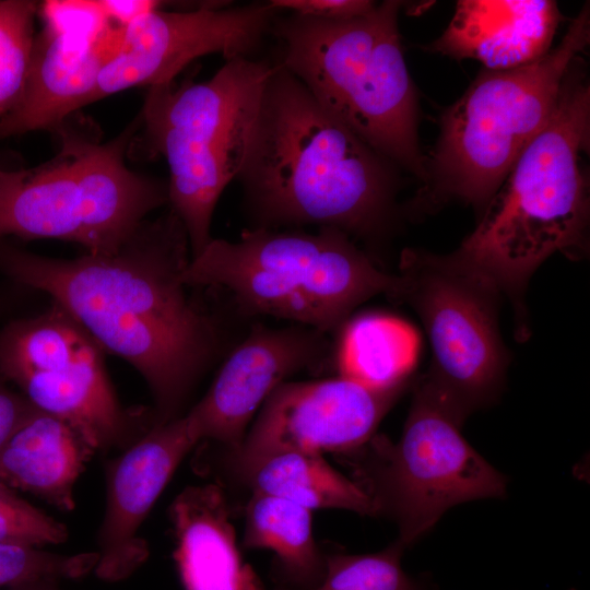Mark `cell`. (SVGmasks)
<instances>
[{"label":"cell","mask_w":590,"mask_h":590,"mask_svg":"<svg viewBox=\"0 0 590 590\" xmlns=\"http://www.w3.org/2000/svg\"><path fill=\"white\" fill-rule=\"evenodd\" d=\"M414 380L375 388L344 376L285 381L263 402L241 444L226 460H248L271 451L351 455L376 435L381 420Z\"/></svg>","instance_id":"5bb4252c"},{"label":"cell","mask_w":590,"mask_h":590,"mask_svg":"<svg viewBox=\"0 0 590 590\" xmlns=\"http://www.w3.org/2000/svg\"><path fill=\"white\" fill-rule=\"evenodd\" d=\"M169 518L185 590H264L240 556L229 504L219 484L185 487L170 504Z\"/></svg>","instance_id":"ac0fdd59"},{"label":"cell","mask_w":590,"mask_h":590,"mask_svg":"<svg viewBox=\"0 0 590 590\" xmlns=\"http://www.w3.org/2000/svg\"><path fill=\"white\" fill-rule=\"evenodd\" d=\"M97 562L96 551L60 554L42 547L0 544V587L42 579H80L94 571Z\"/></svg>","instance_id":"d4e9b609"},{"label":"cell","mask_w":590,"mask_h":590,"mask_svg":"<svg viewBox=\"0 0 590 590\" xmlns=\"http://www.w3.org/2000/svg\"><path fill=\"white\" fill-rule=\"evenodd\" d=\"M326 333L302 324H255L226 356L205 394L186 414L201 441L237 448L267 398L293 375L334 364Z\"/></svg>","instance_id":"9a60e30c"},{"label":"cell","mask_w":590,"mask_h":590,"mask_svg":"<svg viewBox=\"0 0 590 590\" xmlns=\"http://www.w3.org/2000/svg\"><path fill=\"white\" fill-rule=\"evenodd\" d=\"M274 63L234 57L202 82L149 87L134 133L138 153L168 165V203L182 223L191 258L213 239L220 197L247 155L264 84Z\"/></svg>","instance_id":"8992f818"},{"label":"cell","mask_w":590,"mask_h":590,"mask_svg":"<svg viewBox=\"0 0 590 590\" xmlns=\"http://www.w3.org/2000/svg\"><path fill=\"white\" fill-rule=\"evenodd\" d=\"M400 439H373L353 456L356 483L378 515L390 517L405 547L426 534L449 508L503 498L507 479L462 436L461 424L421 377Z\"/></svg>","instance_id":"9c48e42d"},{"label":"cell","mask_w":590,"mask_h":590,"mask_svg":"<svg viewBox=\"0 0 590 590\" xmlns=\"http://www.w3.org/2000/svg\"><path fill=\"white\" fill-rule=\"evenodd\" d=\"M590 135V85L577 58L553 115L520 153L453 252L510 299L527 334L524 293L552 255L577 259L588 249L589 186L582 154Z\"/></svg>","instance_id":"3957f363"},{"label":"cell","mask_w":590,"mask_h":590,"mask_svg":"<svg viewBox=\"0 0 590 590\" xmlns=\"http://www.w3.org/2000/svg\"><path fill=\"white\" fill-rule=\"evenodd\" d=\"M393 165L276 61L236 179L249 228L312 225L368 238L381 234L392 216Z\"/></svg>","instance_id":"7a4b0ae2"},{"label":"cell","mask_w":590,"mask_h":590,"mask_svg":"<svg viewBox=\"0 0 590 590\" xmlns=\"http://www.w3.org/2000/svg\"><path fill=\"white\" fill-rule=\"evenodd\" d=\"M95 450L66 422L35 410L0 447V481L61 511Z\"/></svg>","instance_id":"d6986e66"},{"label":"cell","mask_w":590,"mask_h":590,"mask_svg":"<svg viewBox=\"0 0 590 590\" xmlns=\"http://www.w3.org/2000/svg\"><path fill=\"white\" fill-rule=\"evenodd\" d=\"M39 4L31 0H0V118L19 102L27 80Z\"/></svg>","instance_id":"cb8c5ba5"},{"label":"cell","mask_w":590,"mask_h":590,"mask_svg":"<svg viewBox=\"0 0 590 590\" xmlns=\"http://www.w3.org/2000/svg\"><path fill=\"white\" fill-rule=\"evenodd\" d=\"M182 280L189 287L226 288L244 314L326 334L367 299L385 294L397 300L400 291L398 274L376 267L349 235L330 227L247 228L236 241L213 238L190 259Z\"/></svg>","instance_id":"5b68a950"},{"label":"cell","mask_w":590,"mask_h":590,"mask_svg":"<svg viewBox=\"0 0 590 590\" xmlns=\"http://www.w3.org/2000/svg\"><path fill=\"white\" fill-rule=\"evenodd\" d=\"M44 28L35 36L31 67L16 105L0 118V139L36 130L58 132L91 104L101 72L120 48L125 27L93 1L39 4Z\"/></svg>","instance_id":"4fadbf2b"},{"label":"cell","mask_w":590,"mask_h":590,"mask_svg":"<svg viewBox=\"0 0 590 590\" xmlns=\"http://www.w3.org/2000/svg\"><path fill=\"white\" fill-rule=\"evenodd\" d=\"M559 17L548 0H461L429 50L475 59L492 71L518 68L551 49Z\"/></svg>","instance_id":"e0dca14e"},{"label":"cell","mask_w":590,"mask_h":590,"mask_svg":"<svg viewBox=\"0 0 590 590\" xmlns=\"http://www.w3.org/2000/svg\"><path fill=\"white\" fill-rule=\"evenodd\" d=\"M201 439L187 414L151 426L105 465V510L96 536L95 575L108 582L132 576L149 558L139 534L153 505Z\"/></svg>","instance_id":"2e32d148"},{"label":"cell","mask_w":590,"mask_h":590,"mask_svg":"<svg viewBox=\"0 0 590 590\" xmlns=\"http://www.w3.org/2000/svg\"><path fill=\"white\" fill-rule=\"evenodd\" d=\"M272 8L302 16L341 21L364 15L376 3L369 0H271Z\"/></svg>","instance_id":"4316f807"},{"label":"cell","mask_w":590,"mask_h":590,"mask_svg":"<svg viewBox=\"0 0 590 590\" xmlns=\"http://www.w3.org/2000/svg\"><path fill=\"white\" fill-rule=\"evenodd\" d=\"M405 548L396 540L376 553L326 555L323 576L310 590H427L404 571L401 558Z\"/></svg>","instance_id":"603a6c76"},{"label":"cell","mask_w":590,"mask_h":590,"mask_svg":"<svg viewBox=\"0 0 590 590\" xmlns=\"http://www.w3.org/2000/svg\"><path fill=\"white\" fill-rule=\"evenodd\" d=\"M93 2L98 11L110 22L123 27L143 14L161 9V3H163L152 0H106Z\"/></svg>","instance_id":"f1b7e54d"},{"label":"cell","mask_w":590,"mask_h":590,"mask_svg":"<svg viewBox=\"0 0 590 590\" xmlns=\"http://www.w3.org/2000/svg\"><path fill=\"white\" fill-rule=\"evenodd\" d=\"M229 475L250 489L282 497L310 510L346 509L377 516L371 498L328 463L321 453L278 450L248 460H223Z\"/></svg>","instance_id":"ffe728a7"},{"label":"cell","mask_w":590,"mask_h":590,"mask_svg":"<svg viewBox=\"0 0 590 590\" xmlns=\"http://www.w3.org/2000/svg\"><path fill=\"white\" fill-rule=\"evenodd\" d=\"M244 546L275 554L276 570L290 590H310L324 571L326 555L318 547L311 510L288 499L250 493L245 506Z\"/></svg>","instance_id":"44dd1931"},{"label":"cell","mask_w":590,"mask_h":590,"mask_svg":"<svg viewBox=\"0 0 590 590\" xmlns=\"http://www.w3.org/2000/svg\"><path fill=\"white\" fill-rule=\"evenodd\" d=\"M586 4L560 44L524 66L485 70L441 117L440 135L426 163L425 189L481 213L524 148L545 127L574 61L589 45Z\"/></svg>","instance_id":"ba28073f"},{"label":"cell","mask_w":590,"mask_h":590,"mask_svg":"<svg viewBox=\"0 0 590 590\" xmlns=\"http://www.w3.org/2000/svg\"><path fill=\"white\" fill-rule=\"evenodd\" d=\"M104 351L59 305L0 330V373L39 411L94 450L126 449L146 430L119 403Z\"/></svg>","instance_id":"8fae6325"},{"label":"cell","mask_w":590,"mask_h":590,"mask_svg":"<svg viewBox=\"0 0 590 590\" xmlns=\"http://www.w3.org/2000/svg\"><path fill=\"white\" fill-rule=\"evenodd\" d=\"M397 300L420 317L432 349L422 376L459 424L495 402L505 385L509 352L499 328L502 292L453 251L405 249Z\"/></svg>","instance_id":"30bf717a"},{"label":"cell","mask_w":590,"mask_h":590,"mask_svg":"<svg viewBox=\"0 0 590 590\" xmlns=\"http://www.w3.org/2000/svg\"><path fill=\"white\" fill-rule=\"evenodd\" d=\"M63 522L21 498L0 481V544L43 547L67 542Z\"/></svg>","instance_id":"484cf974"},{"label":"cell","mask_w":590,"mask_h":590,"mask_svg":"<svg viewBox=\"0 0 590 590\" xmlns=\"http://www.w3.org/2000/svg\"><path fill=\"white\" fill-rule=\"evenodd\" d=\"M139 121L106 143L63 126L61 150L52 160L32 168H0V238H56L92 255L121 248L148 214L168 203L167 181L125 164Z\"/></svg>","instance_id":"52a82bcc"},{"label":"cell","mask_w":590,"mask_h":590,"mask_svg":"<svg viewBox=\"0 0 590 590\" xmlns=\"http://www.w3.org/2000/svg\"><path fill=\"white\" fill-rule=\"evenodd\" d=\"M339 331L334 364L341 376L375 388L413 381L417 339L408 324L369 312L347 319Z\"/></svg>","instance_id":"7402d4cb"},{"label":"cell","mask_w":590,"mask_h":590,"mask_svg":"<svg viewBox=\"0 0 590 590\" xmlns=\"http://www.w3.org/2000/svg\"><path fill=\"white\" fill-rule=\"evenodd\" d=\"M191 259L186 229L169 211L145 221L116 252L55 259L0 245V268L48 294L99 345L143 377L154 424L181 416L219 352L215 321L193 302L182 274Z\"/></svg>","instance_id":"6da1fadb"},{"label":"cell","mask_w":590,"mask_h":590,"mask_svg":"<svg viewBox=\"0 0 590 590\" xmlns=\"http://www.w3.org/2000/svg\"><path fill=\"white\" fill-rule=\"evenodd\" d=\"M401 7L387 0L341 21L280 12L271 34L282 48L278 61L331 116L425 184L416 94L398 28Z\"/></svg>","instance_id":"277c9868"},{"label":"cell","mask_w":590,"mask_h":590,"mask_svg":"<svg viewBox=\"0 0 590 590\" xmlns=\"http://www.w3.org/2000/svg\"><path fill=\"white\" fill-rule=\"evenodd\" d=\"M9 590H63V589L60 587V581L50 580V579H42V580H34V581L19 583L13 587H10Z\"/></svg>","instance_id":"f546056e"},{"label":"cell","mask_w":590,"mask_h":590,"mask_svg":"<svg viewBox=\"0 0 590 590\" xmlns=\"http://www.w3.org/2000/svg\"><path fill=\"white\" fill-rule=\"evenodd\" d=\"M35 410L20 391L9 386L0 373V447Z\"/></svg>","instance_id":"83f0119b"},{"label":"cell","mask_w":590,"mask_h":590,"mask_svg":"<svg viewBox=\"0 0 590 590\" xmlns=\"http://www.w3.org/2000/svg\"><path fill=\"white\" fill-rule=\"evenodd\" d=\"M279 11L266 3L213 2L187 11L154 10L125 26L120 48L101 72L91 103L134 86L173 82L197 58L250 57Z\"/></svg>","instance_id":"7c38bea8"}]
</instances>
